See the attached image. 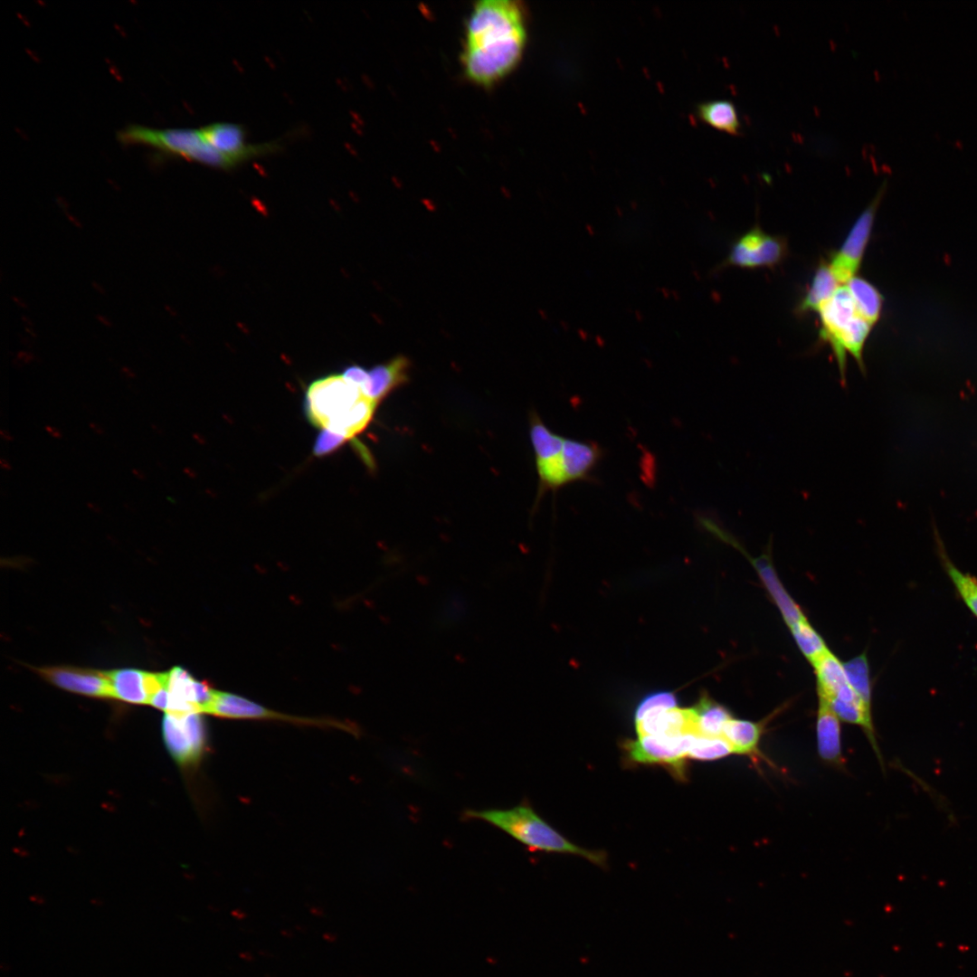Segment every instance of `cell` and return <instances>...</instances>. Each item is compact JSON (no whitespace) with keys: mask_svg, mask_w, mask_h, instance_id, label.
<instances>
[{"mask_svg":"<svg viewBox=\"0 0 977 977\" xmlns=\"http://www.w3.org/2000/svg\"><path fill=\"white\" fill-rule=\"evenodd\" d=\"M205 714L214 716L232 719H272L295 724L335 726L347 730H353L346 724L331 719H318L285 715L271 709H268L242 697L218 691L215 689L213 697L208 706Z\"/></svg>","mask_w":977,"mask_h":977,"instance_id":"cell-11","label":"cell"},{"mask_svg":"<svg viewBox=\"0 0 977 977\" xmlns=\"http://www.w3.org/2000/svg\"><path fill=\"white\" fill-rule=\"evenodd\" d=\"M526 42L524 14L517 2H478L465 31L461 59L466 76L480 86L495 84L519 63Z\"/></svg>","mask_w":977,"mask_h":977,"instance_id":"cell-1","label":"cell"},{"mask_svg":"<svg viewBox=\"0 0 977 977\" xmlns=\"http://www.w3.org/2000/svg\"><path fill=\"white\" fill-rule=\"evenodd\" d=\"M87 506H88V507H89V508H90V510H92V511H93V512H95V513H100V512L101 511V509H100V507H99V506H98L97 504H95V503H92V502H88V503H87Z\"/></svg>","mask_w":977,"mask_h":977,"instance_id":"cell-37","label":"cell"},{"mask_svg":"<svg viewBox=\"0 0 977 977\" xmlns=\"http://www.w3.org/2000/svg\"><path fill=\"white\" fill-rule=\"evenodd\" d=\"M845 286L849 291L858 313L873 326L878 320L883 299L880 292L870 282L855 276Z\"/></svg>","mask_w":977,"mask_h":977,"instance_id":"cell-24","label":"cell"},{"mask_svg":"<svg viewBox=\"0 0 977 977\" xmlns=\"http://www.w3.org/2000/svg\"><path fill=\"white\" fill-rule=\"evenodd\" d=\"M411 366L409 359L402 355L368 370L366 395L377 404L392 391L408 381Z\"/></svg>","mask_w":977,"mask_h":977,"instance_id":"cell-18","label":"cell"},{"mask_svg":"<svg viewBox=\"0 0 977 977\" xmlns=\"http://www.w3.org/2000/svg\"><path fill=\"white\" fill-rule=\"evenodd\" d=\"M715 532L742 551L750 560L788 627L807 619L801 607L791 597L781 583L773 565L769 553H765L756 558H752L745 552V549L740 546L737 541L733 540L729 535L724 534L719 528H716Z\"/></svg>","mask_w":977,"mask_h":977,"instance_id":"cell-13","label":"cell"},{"mask_svg":"<svg viewBox=\"0 0 977 977\" xmlns=\"http://www.w3.org/2000/svg\"><path fill=\"white\" fill-rule=\"evenodd\" d=\"M843 665L849 684L864 704L871 708V681L866 653L843 662Z\"/></svg>","mask_w":977,"mask_h":977,"instance_id":"cell-28","label":"cell"},{"mask_svg":"<svg viewBox=\"0 0 977 977\" xmlns=\"http://www.w3.org/2000/svg\"><path fill=\"white\" fill-rule=\"evenodd\" d=\"M0 466L5 470H10L12 469L11 464L9 463V461L7 460H5V459H3V458L0 460Z\"/></svg>","mask_w":977,"mask_h":977,"instance_id":"cell-36","label":"cell"},{"mask_svg":"<svg viewBox=\"0 0 977 977\" xmlns=\"http://www.w3.org/2000/svg\"><path fill=\"white\" fill-rule=\"evenodd\" d=\"M789 628L796 645L811 664L830 650L822 637L811 626L808 619L801 621Z\"/></svg>","mask_w":977,"mask_h":977,"instance_id":"cell-27","label":"cell"},{"mask_svg":"<svg viewBox=\"0 0 977 977\" xmlns=\"http://www.w3.org/2000/svg\"><path fill=\"white\" fill-rule=\"evenodd\" d=\"M376 406L360 386L342 374L314 380L305 394V412L310 422L347 440L365 429Z\"/></svg>","mask_w":977,"mask_h":977,"instance_id":"cell-2","label":"cell"},{"mask_svg":"<svg viewBox=\"0 0 977 977\" xmlns=\"http://www.w3.org/2000/svg\"><path fill=\"white\" fill-rule=\"evenodd\" d=\"M939 554L944 571L950 577L957 593L977 618V578L969 573H963L959 570L949 559L942 545L939 547Z\"/></svg>","mask_w":977,"mask_h":977,"instance_id":"cell-26","label":"cell"},{"mask_svg":"<svg viewBox=\"0 0 977 977\" xmlns=\"http://www.w3.org/2000/svg\"><path fill=\"white\" fill-rule=\"evenodd\" d=\"M347 439L335 432L321 430L313 447L316 456H325L338 449Z\"/></svg>","mask_w":977,"mask_h":977,"instance_id":"cell-31","label":"cell"},{"mask_svg":"<svg viewBox=\"0 0 977 977\" xmlns=\"http://www.w3.org/2000/svg\"><path fill=\"white\" fill-rule=\"evenodd\" d=\"M677 702V697L672 692L657 691L650 693L638 704L634 713V720L638 722L651 713L675 708Z\"/></svg>","mask_w":977,"mask_h":977,"instance_id":"cell-30","label":"cell"},{"mask_svg":"<svg viewBox=\"0 0 977 977\" xmlns=\"http://www.w3.org/2000/svg\"><path fill=\"white\" fill-rule=\"evenodd\" d=\"M132 473L139 479H146V475L140 470L133 469Z\"/></svg>","mask_w":977,"mask_h":977,"instance_id":"cell-38","label":"cell"},{"mask_svg":"<svg viewBox=\"0 0 977 977\" xmlns=\"http://www.w3.org/2000/svg\"><path fill=\"white\" fill-rule=\"evenodd\" d=\"M731 754H733V750L723 736L695 735L688 757L699 761H714Z\"/></svg>","mask_w":977,"mask_h":977,"instance_id":"cell-29","label":"cell"},{"mask_svg":"<svg viewBox=\"0 0 977 977\" xmlns=\"http://www.w3.org/2000/svg\"><path fill=\"white\" fill-rule=\"evenodd\" d=\"M35 671L46 681L65 690L112 698L108 671L68 666L41 667Z\"/></svg>","mask_w":977,"mask_h":977,"instance_id":"cell-12","label":"cell"},{"mask_svg":"<svg viewBox=\"0 0 977 977\" xmlns=\"http://www.w3.org/2000/svg\"><path fill=\"white\" fill-rule=\"evenodd\" d=\"M697 115L703 122L718 130L732 135L740 133L741 122L736 108L731 100H715L699 103Z\"/></svg>","mask_w":977,"mask_h":977,"instance_id":"cell-23","label":"cell"},{"mask_svg":"<svg viewBox=\"0 0 977 977\" xmlns=\"http://www.w3.org/2000/svg\"><path fill=\"white\" fill-rule=\"evenodd\" d=\"M200 128L208 143L240 166L251 159L277 153L283 147L282 138L261 143L247 142L246 129L239 123L217 121Z\"/></svg>","mask_w":977,"mask_h":977,"instance_id":"cell-9","label":"cell"},{"mask_svg":"<svg viewBox=\"0 0 977 977\" xmlns=\"http://www.w3.org/2000/svg\"><path fill=\"white\" fill-rule=\"evenodd\" d=\"M530 439L535 451L536 466L539 479L546 478L554 470L561 453L564 437L552 432L536 413L530 416Z\"/></svg>","mask_w":977,"mask_h":977,"instance_id":"cell-17","label":"cell"},{"mask_svg":"<svg viewBox=\"0 0 977 977\" xmlns=\"http://www.w3.org/2000/svg\"><path fill=\"white\" fill-rule=\"evenodd\" d=\"M817 312L820 320V337L831 347L839 367L841 384H845L847 358L841 351V341L854 320L860 315L845 285L840 286Z\"/></svg>","mask_w":977,"mask_h":977,"instance_id":"cell-7","label":"cell"},{"mask_svg":"<svg viewBox=\"0 0 977 977\" xmlns=\"http://www.w3.org/2000/svg\"><path fill=\"white\" fill-rule=\"evenodd\" d=\"M112 698L132 704H149L146 688V671L119 669L108 671Z\"/></svg>","mask_w":977,"mask_h":977,"instance_id":"cell-20","label":"cell"},{"mask_svg":"<svg viewBox=\"0 0 977 977\" xmlns=\"http://www.w3.org/2000/svg\"><path fill=\"white\" fill-rule=\"evenodd\" d=\"M695 735H642L635 741H627L624 749L631 761L669 766L682 779L685 777V760Z\"/></svg>","mask_w":977,"mask_h":977,"instance_id":"cell-8","label":"cell"},{"mask_svg":"<svg viewBox=\"0 0 977 977\" xmlns=\"http://www.w3.org/2000/svg\"><path fill=\"white\" fill-rule=\"evenodd\" d=\"M162 730L166 747L178 763H194L202 755L206 741L202 713H166Z\"/></svg>","mask_w":977,"mask_h":977,"instance_id":"cell-10","label":"cell"},{"mask_svg":"<svg viewBox=\"0 0 977 977\" xmlns=\"http://www.w3.org/2000/svg\"><path fill=\"white\" fill-rule=\"evenodd\" d=\"M124 372H126L128 374V375L130 376V377L135 376V375L129 369L124 368Z\"/></svg>","mask_w":977,"mask_h":977,"instance_id":"cell-39","label":"cell"},{"mask_svg":"<svg viewBox=\"0 0 977 977\" xmlns=\"http://www.w3.org/2000/svg\"><path fill=\"white\" fill-rule=\"evenodd\" d=\"M118 138L126 145H144L166 155L178 157L222 170L240 165L222 154L204 138L201 128H154L128 125L119 131Z\"/></svg>","mask_w":977,"mask_h":977,"instance_id":"cell-4","label":"cell"},{"mask_svg":"<svg viewBox=\"0 0 977 977\" xmlns=\"http://www.w3.org/2000/svg\"><path fill=\"white\" fill-rule=\"evenodd\" d=\"M89 426H90V429H92V430H93V431H94V432H96L97 434H103V433H104V430H103V428H102V427H101L100 425H99L98 423H96V422H90Z\"/></svg>","mask_w":977,"mask_h":977,"instance_id":"cell-34","label":"cell"},{"mask_svg":"<svg viewBox=\"0 0 977 977\" xmlns=\"http://www.w3.org/2000/svg\"><path fill=\"white\" fill-rule=\"evenodd\" d=\"M45 431H46V432H48V433H49V434H50V435H51L52 437H53V438H56V439H60V438H62V434L61 431H60V430H59L58 428H56V427H52V426H49V425H47V426H45Z\"/></svg>","mask_w":977,"mask_h":977,"instance_id":"cell-33","label":"cell"},{"mask_svg":"<svg viewBox=\"0 0 977 977\" xmlns=\"http://www.w3.org/2000/svg\"><path fill=\"white\" fill-rule=\"evenodd\" d=\"M764 725L746 719L732 717L726 725L723 737L730 745L733 754L759 757V743Z\"/></svg>","mask_w":977,"mask_h":977,"instance_id":"cell-19","label":"cell"},{"mask_svg":"<svg viewBox=\"0 0 977 977\" xmlns=\"http://www.w3.org/2000/svg\"><path fill=\"white\" fill-rule=\"evenodd\" d=\"M168 699L167 688H164L151 697L149 704L158 709L166 711L168 708Z\"/></svg>","mask_w":977,"mask_h":977,"instance_id":"cell-32","label":"cell"},{"mask_svg":"<svg viewBox=\"0 0 977 977\" xmlns=\"http://www.w3.org/2000/svg\"><path fill=\"white\" fill-rule=\"evenodd\" d=\"M464 820H477L504 831L531 851L568 853L580 856L598 866H605L606 855L602 851L583 849L561 835L527 802L508 809H468Z\"/></svg>","mask_w":977,"mask_h":977,"instance_id":"cell-3","label":"cell"},{"mask_svg":"<svg viewBox=\"0 0 977 977\" xmlns=\"http://www.w3.org/2000/svg\"><path fill=\"white\" fill-rule=\"evenodd\" d=\"M816 734L820 757L830 765L844 767L839 719L822 699H819Z\"/></svg>","mask_w":977,"mask_h":977,"instance_id":"cell-16","label":"cell"},{"mask_svg":"<svg viewBox=\"0 0 977 977\" xmlns=\"http://www.w3.org/2000/svg\"><path fill=\"white\" fill-rule=\"evenodd\" d=\"M0 435H1L2 439L5 440V441H11L14 440L13 436L5 430H1L0 431Z\"/></svg>","mask_w":977,"mask_h":977,"instance_id":"cell-35","label":"cell"},{"mask_svg":"<svg viewBox=\"0 0 977 977\" xmlns=\"http://www.w3.org/2000/svg\"><path fill=\"white\" fill-rule=\"evenodd\" d=\"M635 725L639 736L699 735L693 708L679 709L675 707L651 713L641 720L635 722Z\"/></svg>","mask_w":977,"mask_h":977,"instance_id":"cell-15","label":"cell"},{"mask_svg":"<svg viewBox=\"0 0 977 977\" xmlns=\"http://www.w3.org/2000/svg\"><path fill=\"white\" fill-rule=\"evenodd\" d=\"M152 428H153V429H154L155 431H157V432H160V433L162 432L160 431V429H159V428H158L157 426L154 425V424L152 425Z\"/></svg>","mask_w":977,"mask_h":977,"instance_id":"cell-40","label":"cell"},{"mask_svg":"<svg viewBox=\"0 0 977 977\" xmlns=\"http://www.w3.org/2000/svg\"><path fill=\"white\" fill-rule=\"evenodd\" d=\"M692 708L697 732L703 735L722 736L726 723L733 717L727 708L707 695L702 696Z\"/></svg>","mask_w":977,"mask_h":977,"instance_id":"cell-25","label":"cell"},{"mask_svg":"<svg viewBox=\"0 0 977 977\" xmlns=\"http://www.w3.org/2000/svg\"><path fill=\"white\" fill-rule=\"evenodd\" d=\"M840 284L832 273L828 261H822L816 269L811 282L799 302L796 312L805 314L817 312L830 299Z\"/></svg>","mask_w":977,"mask_h":977,"instance_id":"cell-21","label":"cell"},{"mask_svg":"<svg viewBox=\"0 0 977 977\" xmlns=\"http://www.w3.org/2000/svg\"><path fill=\"white\" fill-rule=\"evenodd\" d=\"M887 184V181L882 183L874 198L853 223L840 248L830 256L828 263L839 284L845 285L856 276L860 268Z\"/></svg>","mask_w":977,"mask_h":977,"instance_id":"cell-5","label":"cell"},{"mask_svg":"<svg viewBox=\"0 0 977 977\" xmlns=\"http://www.w3.org/2000/svg\"><path fill=\"white\" fill-rule=\"evenodd\" d=\"M787 252L786 239L755 225L733 242L721 268H773L782 262Z\"/></svg>","mask_w":977,"mask_h":977,"instance_id":"cell-6","label":"cell"},{"mask_svg":"<svg viewBox=\"0 0 977 977\" xmlns=\"http://www.w3.org/2000/svg\"><path fill=\"white\" fill-rule=\"evenodd\" d=\"M817 679L819 698L828 700L849 684L843 662L828 650L811 664Z\"/></svg>","mask_w":977,"mask_h":977,"instance_id":"cell-22","label":"cell"},{"mask_svg":"<svg viewBox=\"0 0 977 977\" xmlns=\"http://www.w3.org/2000/svg\"><path fill=\"white\" fill-rule=\"evenodd\" d=\"M564 467L567 483L588 480L603 457V451L594 441L564 437Z\"/></svg>","mask_w":977,"mask_h":977,"instance_id":"cell-14","label":"cell"}]
</instances>
